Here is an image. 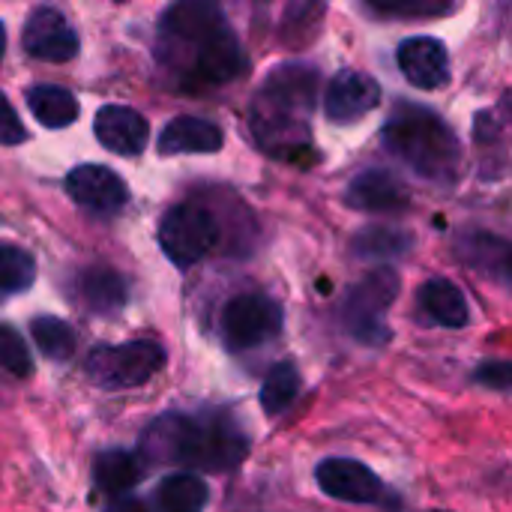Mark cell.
Instances as JSON below:
<instances>
[{
    "label": "cell",
    "instance_id": "8992f818",
    "mask_svg": "<svg viewBox=\"0 0 512 512\" xmlns=\"http://www.w3.org/2000/svg\"><path fill=\"white\" fill-rule=\"evenodd\" d=\"M396 294H399V273L393 267H378L369 276H363L351 288L342 306L345 330L360 345H384L390 339L387 309L393 306Z\"/></svg>",
    "mask_w": 512,
    "mask_h": 512
},
{
    "label": "cell",
    "instance_id": "4fadbf2b",
    "mask_svg": "<svg viewBox=\"0 0 512 512\" xmlns=\"http://www.w3.org/2000/svg\"><path fill=\"white\" fill-rule=\"evenodd\" d=\"M66 192L93 213H117L129 201L126 183L105 165H78L66 174Z\"/></svg>",
    "mask_w": 512,
    "mask_h": 512
},
{
    "label": "cell",
    "instance_id": "ffe728a7",
    "mask_svg": "<svg viewBox=\"0 0 512 512\" xmlns=\"http://www.w3.org/2000/svg\"><path fill=\"white\" fill-rule=\"evenodd\" d=\"M144 462L129 450H105L93 465V483L102 495H126L144 480Z\"/></svg>",
    "mask_w": 512,
    "mask_h": 512
},
{
    "label": "cell",
    "instance_id": "277c9868",
    "mask_svg": "<svg viewBox=\"0 0 512 512\" xmlns=\"http://www.w3.org/2000/svg\"><path fill=\"white\" fill-rule=\"evenodd\" d=\"M381 141L393 159L429 183L450 186L462 171L465 150L459 135L441 114L426 105L399 102L381 129Z\"/></svg>",
    "mask_w": 512,
    "mask_h": 512
},
{
    "label": "cell",
    "instance_id": "4316f807",
    "mask_svg": "<svg viewBox=\"0 0 512 512\" xmlns=\"http://www.w3.org/2000/svg\"><path fill=\"white\" fill-rule=\"evenodd\" d=\"M366 6L387 18H441L456 12V3L444 0H369Z\"/></svg>",
    "mask_w": 512,
    "mask_h": 512
},
{
    "label": "cell",
    "instance_id": "484cf974",
    "mask_svg": "<svg viewBox=\"0 0 512 512\" xmlns=\"http://www.w3.org/2000/svg\"><path fill=\"white\" fill-rule=\"evenodd\" d=\"M36 279V261L30 252L12 243H0V303L12 294H24Z\"/></svg>",
    "mask_w": 512,
    "mask_h": 512
},
{
    "label": "cell",
    "instance_id": "52a82bcc",
    "mask_svg": "<svg viewBox=\"0 0 512 512\" xmlns=\"http://www.w3.org/2000/svg\"><path fill=\"white\" fill-rule=\"evenodd\" d=\"M219 243V225L210 210L201 204H177L159 222V246L171 264L189 270L207 258Z\"/></svg>",
    "mask_w": 512,
    "mask_h": 512
},
{
    "label": "cell",
    "instance_id": "d6986e66",
    "mask_svg": "<svg viewBox=\"0 0 512 512\" xmlns=\"http://www.w3.org/2000/svg\"><path fill=\"white\" fill-rule=\"evenodd\" d=\"M456 255L468 267L480 270L483 276H492L501 285L510 282V246H507V240H501L495 234H486V231L462 234L459 243H456Z\"/></svg>",
    "mask_w": 512,
    "mask_h": 512
},
{
    "label": "cell",
    "instance_id": "5bb4252c",
    "mask_svg": "<svg viewBox=\"0 0 512 512\" xmlns=\"http://www.w3.org/2000/svg\"><path fill=\"white\" fill-rule=\"evenodd\" d=\"M93 132L102 147H108L117 156H138L150 144V126L147 120L126 105H105L96 111Z\"/></svg>",
    "mask_w": 512,
    "mask_h": 512
},
{
    "label": "cell",
    "instance_id": "cb8c5ba5",
    "mask_svg": "<svg viewBox=\"0 0 512 512\" xmlns=\"http://www.w3.org/2000/svg\"><path fill=\"white\" fill-rule=\"evenodd\" d=\"M300 396V372L294 363H276L261 387V408L267 417H279L291 408V402Z\"/></svg>",
    "mask_w": 512,
    "mask_h": 512
},
{
    "label": "cell",
    "instance_id": "ac0fdd59",
    "mask_svg": "<svg viewBox=\"0 0 512 512\" xmlns=\"http://www.w3.org/2000/svg\"><path fill=\"white\" fill-rule=\"evenodd\" d=\"M420 312H423L426 321L450 327V330H462V327L471 324L468 297L450 279H429L420 288Z\"/></svg>",
    "mask_w": 512,
    "mask_h": 512
},
{
    "label": "cell",
    "instance_id": "f546056e",
    "mask_svg": "<svg viewBox=\"0 0 512 512\" xmlns=\"http://www.w3.org/2000/svg\"><path fill=\"white\" fill-rule=\"evenodd\" d=\"M477 381L492 390H507L512 384V366L504 360H489L477 369Z\"/></svg>",
    "mask_w": 512,
    "mask_h": 512
},
{
    "label": "cell",
    "instance_id": "5b68a950",
    "mask_svg": "<svg viewBox=\"0 0 512 512\" xmlns=\"http://www.w3.org/2000/svg\"><path fill=\"white\" fill-rule=\"evenodd\" d=\"M165 366V348L153 339H135L123 345H99L87 354L84 372L96 387L132 390L147 384Z\"/></svg>",
    "mask_w": 512,
    "mask_h": 512
},
{
    "label": "cell",
    "instance_id": "8fae6325",
    "mask_svg": "<svg viewBox=\"0 0 512 512\" xmlns=\"http://www.w3.org/2000/svg\"><path fill=\"white\" fill-rule=\"evenodd\" d=\"M399 69L417 90H441L450 84V51L435 36H411L396 51Z\"/></svg>",
    "mask_w": 512,
    "mask_h": 512
},
{
    "label": "cell",
    "instance_id": "30bf717a",
    "mask_svg": "<svg viewBox=\"0 0 512 512\" xmlns=\"http://www.w3.org/2000/svg\"><path fill=\"white\" fill-rule=\"evenodd\" d=\"M318 489L345 504H375L384 495V486L375 471L354 459H324L315 468Z\"/></svg>",
    "mask_w": 512,
    "mask_h": 512
},
{
    "label": "cell",
    "instance_id": "7a4b0ae2",
    "mask_svg": "<svg viewBox=\"0 0 512 512\" xmlns=\"http://www.w3.org/2000/svg\"><path fill=\"white\" fill-rule=\"evenodd\" d=\"M318 105V72L306 63H282L270 69L249 105V129L261 150L276 159L297 162L312 150L309 117Z\"/></svg>",
    "mask_w": 512,
    "mask_h": 512
},
{
    "label": "cell",
    "instance_id": "ba28073f",
    "mask_svg": "<svg viewBox=\"0 0 512 512\" xmlns=\"http://www.w3.org/2000/svg\"><path fill=\"white\" fill-rule=\"evenodd\" d=\"M282 333V306L264 294H240L222 309V342L228 351H252Z\"/></svg>",
    "mask_w": 512,
    "mask_h": 512
},
{
    "label": "cell",
    "instance_id": "44dd1931",
    "mask_svg": "<svg viewBox=\"0 0 512 512\" xmlns=\"http://www.w3.org/2000/svg\"><path fill=\"white\" fill-rule=\"evenodd\" d=\"M27 108L45 129H66L78 120V99L57 84H36L27 90Z\"/></svg>",
    "mask_w": 512,
    "mask_h": 512
},
{
    "label": "cell",
    "instance_id": "9c48e42d",
    "mask_svg": "<svg viewBox=\"0 0 512 512\" xmlns=\"http://www.w3.org/2000/svg\"><path fill=\"white\" fill-rule=\"evenodd\" d=\"M24 51L45 63H66L78 54V33L57 6H36L21 33Z\"/></svg>",
    "mask_w": 512,
    "mask_h": 512
},
{
    "label": "cell",
    "instance_id": "7402d4cb",
    "mask_svg": "<svg viewBox=\"0 0 512 512\" xmlns=\"http://www.w3.org/2000/svg\"><path fill=\"white\" fill-rule=\"evenodd\" d=\"M207 501H210V486L195 474H171L156 489L159 512H204Z\"/></svg>",
    "mask_w": 512,
    "mask_h": 512
},
{
    "label": "cell",
    "instance_id": "e0dca14e",
    "mask_svg": "<svg viewBox=\"0 0 512 512\" xmlns=\"http://www.w3.org/2000/svg\"><path fill=\"white\" fill-rule=\"evenodd\" d=\"M222 147V129L204 117H174L159 132V153L180 156V153H216Z\"/></svg>",
    "mask_w": 512,
    "mask_h": 512
},
{
    "label": "cell",
    "instance_id": "f1b7e54d",
    "mask_svg": "<svg viewBox=\"0 0 512 512\" xmlns=\"http://www.w3.org/2000/svg\"><path fill=\"white\" fill-rule=\"evenodd\" d=\"M21 141H27V129L18 120V114L9 105V99L0 93V144L12 147V144H21Z\"/></svg>",
    "mask_w": 512,
    "mask_h": 512
},
{
    "label": "cell",
    "instance_id": "3957f363",
    "mask_svg": "<svg viewBox=\"0 0 512 512\" xmlns=\"http://www.w3.org/2000/svg\"><path fill=\"white\" fill-rule=\"evenodd\" d=\"M144 465H186L201 471H231L243 462L249 438L228 414H162L141 441Z\"/></svg>",
    "mask_w": 512,
    "mask_h": 512
},
{
    "label": "cell",
    "instance_id": "1f68e13d",
    "mask_svg": "<svg viewBox=\"0 0 512 512\" xmlns=\"http://www.w3.org/2000/svg\"><path fill=\"white\" fill-rule=\"evenodd\" d=\"M3 51H6V27L0 21V60H3Z\"/></svg>",
    "mask_w": 512,
    "mask_h": 512
},
{
    "label": "cell",
    "instance_id": "9a60e30c",
    "mask_svg": "<svg viewBox=\"0 0 512 512\" xmlns=\"http://www.w3.org/2000/svg\"><path fill=\"white\" fill-rule=\"evenodd\" d=\"M408 198L411 195L405 183L393 171H384V168L360 171L345 192V204L363 213H396L408 204Z\"/></svg>",
    "mask_w": 512,
    "mask_h": 512
},
{
    "label": "cell",
    "instance_id": "6da1fadb",
    "mask_svg": "<svg viewBox=\"0 0 512 512\" xmlns=\"http://www.w3.org/2000/svg\"><path fill=\"white\" fill-rule=\"evenodd\" d=\"M159 57L186 78V87H219L246 72V54L225 12L207 0H183L162 12Z\"/></svg>",
    "mask_w": 512,
    "mask_h": 512
},
{
    "label": "cell",
    "instance_id": "7c38bea8",
    "mask_svg": "<svg viewBox=\"0 0 512 512\" xmlns=\"http://www.w3.org/2000/svg\"><path fill=\"white\" fill-rule=\"evenodd\" d=\"M378 102H381V87L372 75L357 69H342L324 93V114L333 123H354L363 114L375 111Z\"/></svg>",
    "mask_w": 512,
    "mask_h": 512
},
{
    "label": "cell",
    "instance_id": "83f0119b",
    "mask_svg": "<svg viewBox=\"0 0 512 512\" xmlns=\"http://www.w3.org/2000/svg\"><path fill=\"white\" fill-rule=\"evenodd\" d=\"M0 366L15 378H30L33 372V357L27 342L9 324H0Z\"/></svg>",
    "mask_w": 512,
    "mask_h": 512
},
{
    "label": "cell",
    "instance_id": "2e32d148",
    "mask_svg": "<svg viewBox=\"0 0 512 512\" xmlns=\"http://www.w3.org/2000/svg\"><path fill=\"white\" fill-rule=\"evenodd\" d=\"M75 300L93 315H117L129 300V288L111 267H84L75 276Z\"/></svg>",
    "mask_w": 512,
    "mask_h": 512
},
{
    "label": "cell",
    "instance_id": "d4e9b609",
    "mask_svg": "<svg viewBox=\"0 0 512 512\" xmlns=\"http://www.w3.org/2000/svg\"><path fill=\"white\" fill-rule=\"evenodd\" d=\"M30 336L36 342V348L57 363H66L75 354V333L63 318L54 315H39L30 321Z\"/></svg>",
    "mask_w": 512,
    "mask_h": 512
},
{
    "label": "cell",
    "instance_id": "4dcf8cb0",
    "mask_svg": "<svg viewBox=\"0 0 512 512\" xmlns=\"http://www.w3.org/2000/svg\"><path fill=\"white\" fill-rule=\"evenodd\" d=\"M105 512H147V507L138 498H120V501H114Z\"/></svg>",
    "mask_w": 512,
    "mask_h": 512
},
{
    "label": "cell",
    "instance_id": "603a6c76",
    "mask_svg": "<svg viewBox=\"0 0 512 512\" xmlns=\"http://www.w3.org/2000/svg\"><path fill=\"white\" fill-rule=\"evenodd\" d=\"M414 246V237L402 228H390V225H369L363 231H357L354 237V255L366 258V261H396L402 255H408Z\"/></svg>",
    "mask_w": 512,
    "mask_h": 512
}]
</instances>
